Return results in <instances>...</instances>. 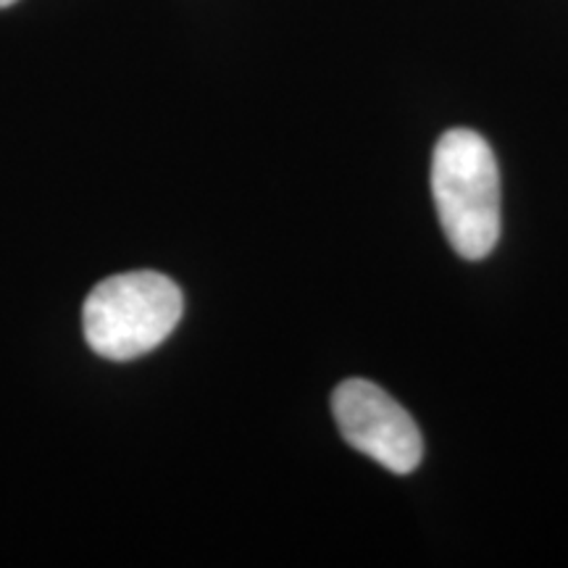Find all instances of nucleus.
Here are the masks:
<instances>
[{"mask_svg":"<svg viewBox=\"0 0 568 568\" xmlns=\"http://www.w3.org/2000/svg\"><path fill=\"white\" fill-rule=\"evenodd\" d=\"M343 437L355 450L393 474H410L422 464V432L406 408L366 379H347L332 395Z\"/></svg>","mask_w":568,"mask_h":568,"instance_id":"7ed1b4c3","label":"nucleus"},{"mask_svg":"<svg viewBox=\"0 0 568 568\" xmlns=\"http://www.w3.org/2000/svg\"><path fill=\"white\" fill-rule=\"evenodd\" d=\"M13 3H17V0H0V9H9Z\"/></svg>","mask_w":568,"mask_h":568,"instance_id":"20e7f679","label":"nucleus"},{"mask_svg":"<svg viewBox=\"0 0 568 568\" xmlns=\"http://www.w3.org/2000/svg\"><path fill=\"white\" fill-rule=\"evenodd\" d=\"M182 308L180 287L159 272L109 276L84 301V339L109 361L140 358L172 335Z\"/></svg>","mask_w":568,"mask_h":568,"instance_id":"f03ea898","label":"nucleus"},{"mask_svg":"<svg viewBox=\"0 0 568 568\" xmlns=\"http://www.w3.org/2000/svg\"><path fill=\"white\" fill-rule=\"evenodd\" d=\"M432 193L453 251L466 261L487 258L500 240V172L481 134L450 130L439 138Z\"/></svg>","mask_w":568,"mask_h":568,"instance_id":"f257e3e1","label":"nucleus"}]
</instances>
